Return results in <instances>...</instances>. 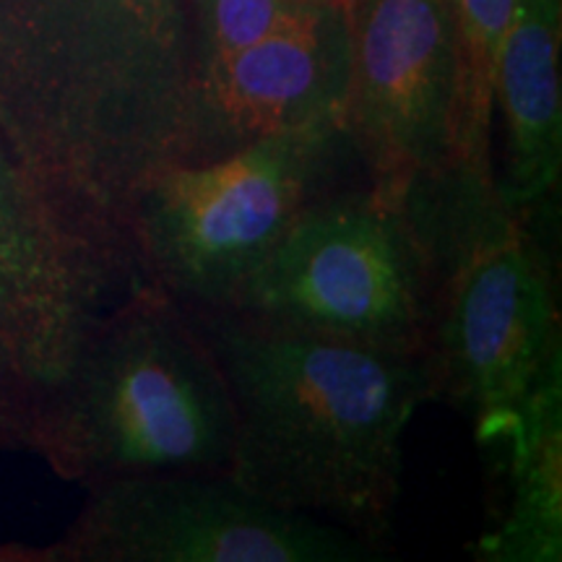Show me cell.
Instances as JSON below:
<instances>
[{
    "instance_id": "obj_16",
    "label": "cell",
    "mask_w": 562,
    "mask_h": 562,
    "mask_svg": "<svg viewBox=\"0 0 562 562\" xmlns=\"http://www.w3.org/2000/svg\"><path fill=\"white\" fill-rule=\"evenodd\" d=\"M0 562H30V547L0 544Z\"/></svg>"
},
{
    "instance_id": "obj_5",
    "label": "cell",
    "mask_w": 562,
    "mask_h": 562,
    "mask_svg": "<svg viewBox=\"0 0 562 562\" xmlns=\"http://www.w3.org/2000/svg\"><path fill=\"white\" fill-rule=\"evenodd\" d=\"M368 178L344 121L277 133L201 161H172L131 211V261L195 313L229 311L245 281L315 199Z\"/></svg>"
},
{
    "instance_id": "obj_12",
    "label": "cell",
    "mask_w": 562,
    "mask_h": 562,
    "mask_svg": "<svg viewBox=\"0 0 562 562\" xmlns=\"http://www.w3.org/2000/svg\"><path fill=\"white\" fill-rule=\"evenodd\" d=\"M484 448H508V503L482 533L474 558L484 562L562 560V349L533 381L501 438Z\"/></svg>"
},
{
    "instance_id": "obj_14",
    "label": "cell",
    "mask_w": 562,
    "mask_h": 562,
    "mask_svg": "<svg viewBox=\"0 0 562 562\" xmlns=\"http://www.w3.org/2000/svg\"><path fill=\"white\" fill-rule=\"evenodd\" d=\"M344 3V0H336ZM331 3L313 0H188L193 66L286 32Z\"/></svg>"
},
{
    "instance_id": "obj_10",
    "label": "cell",
    "mask_w": 562,
    "mask_h": 562,
    "mask_svg": "<svg viewBox=\"0 0 562 562\" xmlns=\"http://www.w3.org/2000/svg\"><path fill=\"white\" fill-rule=\"evenodd\" d=\"M115 290L58 227L0 133V339L50 393Z\"/></svg>"
},
{
    "instance_id": "obj_6",
    "label": "cell",
    "mask_w": 562,
    "mask_h": 562,
    "mask_svg": "<svg viewBox=\"0 0 562 562\" xmlns=\"http://www.w3.org/2000/svg\"><path fill=\"white\" fill-rule=\"evenodd\" d=\"M229 313L427 357L438 263L412 188L360 178L315 199L245 281Z\"/></svg>"
},
{
    "instance_id": "obj_4",
    "label": "cell",
    "mask_w": 562,
    "mask_h": 562,
    "mask_svg": "<svg viewBox=\"0 0 562 562\" xmlns=\"http://www.w3.org/2000/svg\"><path fill=\"white\" fill-rule=\"evenodd\" d=\"M412 195L438 263V318L427 351L432 402L497 440L554 351L562 349L554 261L542 222L558 203L510 209L495 167L459 159Z\"/></svg>"
},
{
    "instance_id": "obj_2",
    "label": "cell",
    "mask_w": 562,
    "mask_h": 562,
    "mask_svg": "<svg viewBox=\"0 0 562 562\" xmlns=\"http://www.w3.org/2000/svg\"><path fill=\"white\" fill-rule=\"evenodd\" d=\"M191 313L229 389L232 480L277 508L385 547L402 497L406 430L432 402L427 357L229 311Z\"/></svg>"
},
{
    "instance_id": "obj_7",
    "label": "cell",
    "mask_w": 562,
    "mask_h": 562,
    "mask_svg": "<svg viewBox=\"0 0 562 562\" xmlns=\"http://www.w3.org/2000/svg\"><path fill=\"white\" fill-rule=\"evenodd\" d=\"M58 542L30 562H378L383 544L261 501L224 474H138L89 484Z\"/></svg>"
},
{
    "instance_id": "obj_1",
    "label": "cell",
    "mask_w": 562,
    "mask_h": 562,
    "mask_svg": "<svg viewBox=\"0 0 562 562\" xmlns=\"http://www.w3.org/2000/svg\"><path fill=\"white\" fill-rule=\"evenodd\" d=\"M188 0H0V133L70 243L125 297L131 211L178 151Z\"/></svg>"
},
{
    "instance_id": "obj_9",
    "label": "cell",
    "mask_w": 562,
    "mask_h": 562,
    "mask_svg": "<svg viewBox=\"0 0 562 562\" xmlns=\"http://www.w3.org/2000/svg\"><path fill=\"white\" fill-rule=\"evenodd\" d=\"M349 81L344 0L256 45L195 63L172 161L214 159L250 140L344 121Z\"/></svg>"
},
{
    "instance_id": "obj_8",
    "label": "cell",
    "mask_w": 562,
    "mask_h": 562,
    "mask_svg": "<svg viewBox=\"0 0 562 562\" xmlns=\"http://www.w3.org/2000/svg\"><path fill=\"white\" fill-rule=\"evenodd\" d=\"M344 110L368 180L409 188L461 157L459 45L451 0H347Z\"/></svg>"
},
{
    "instance_id": "obj_11",
    "label": "cell",
    "mask_w": 562,
    "mask_h": 562,
    "mask_svg": "<svg viewBox=\"0 0 562 562\" xmlns=\"http://www.w3.org/2000/svg\"><path fill=\"white\" fill-rule=\"evenodd\" d=\"M562 0H516L495 81L503 115L497 188L510 209L558 203L562 178Z\"/></svg>"
},
{
    "instance_id": "obj_13",
    "label": "cell",
    "mask_w": 562,
    "mask_h": 562,
    "mask_svg": "<svg viewBox=\"0 0 562 562\" xmlns=\"http://www.w3.org/2000/svg\"><path fill=\"white\" fill-rule=\"evenodd\" d=\"M459 45L461 81V157L469 165L495 167L492 117H495L497 63L510 30L516 0H451Z\"/></svg>"
},
{
    "instance_id": "obj_15",
    "label": "cell",
    "mask_w": 562,
    "mask_h": 562,
    "mask_svg": "<svg viewBox=\"0 0 562 562\" xmlns=\"http://www.w3.org/2000/svg\"><path fill=\"white\" fill-rule=\"evenodd\" d=\"M45 391L5 339H0V448L40 453Z\"/></svg>"
},
{
    "instance_id": "obj_3",
    "label": "cell",
    "mask_w": 562,
    "mask_h": 562,
    "mask_svg": "<svg viewBox=\"0 0 562 562\" xmlns=\"http://www.w3.org/2000/svg\"><path fill=\"white\" fill-rule=\"evenodd\" d=\"M235 412L193 313L138 286L97 315L42 406L40 453L68 482L224 474Z\"/></svg>"
},
{
    "instance_id": "obj_17",
    "label": "cell",
    "mask_w": 562,
    "mask_h": 562,
    "mask_svg": "<svg viewBox=\"0 0 562 562\" xmlns=\"http://www.w3.org/2000/svg\"><path fill=\"white\" fill-rule=\"evenodd\" d=\"M313 3H336V0H313Z\"/></svg>"
}]
</instances>
